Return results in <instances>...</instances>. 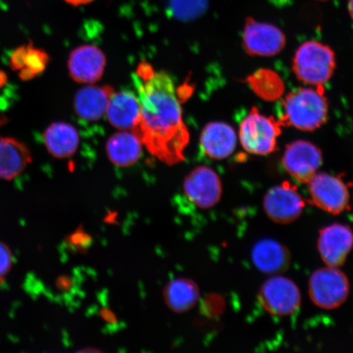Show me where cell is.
Segmentation results:
<instances>
[{"mask_svg":"<svg viewBox=\"0 0 353 353\" xmlns=\"http://www.w3.org/2000/svg\"><path fill=\"white\" fill-rule=\"evenodd\" d=\"M308 191L312 204L330 214H341L350 205V189L339 176L317 173L309 181Z\"/></svg>","mask_w":353,"mask_h":353,"instance_id":"6","label":"cell"},{"mask_svg":"<svg viewBox=\"0 0 353 353\" xmlns=\"http://www.w3.org/2000/svg\"><path fill=\"white\" fill-rule=\"evenodd\" d=\"M308 290L316 306L333 310L345 303L350 293V284L342 271L328 266L312 273Z\"/></svg>","mask_w":353,"mask_h":353,"instance_id":"5","label":"cell"},{"mask_svg":"<svg viewBox=\"0 0 353 353\" xmlns=\"http://www.w3.org/2000/svg\"><path fill=\"white\" fill-rule=\"evenodd\" d=\"M282 127L280 120L264 116L257 108H253L240 125L239 139L243 148L258 156L276 152Z\"/></svg>","mask_w":353,"mask_h":353,"instance_id":"4","label":"cell"},{"mask_svg":"<svg viewBox=\"0 0 353 353\" xmlns=\"http://www.w3.org/2000/svg\"><path fill=\"white\" fill-rule=\"evenodd\" d=\"M201 145L203 152L214 160H223L235 151L237 136L235 130L224 122H211L202 130Z\"/></svg>","mask_w":353,"mask_h":353,"instance_id":"14","label":"cell"},{"mask_svg":"<svg viewBox=\"0 0 353 353\" xmlns=\"http://www.w3.org/2000/svg\"><path fill=\"white\" fill-rule=\"evenodd\" d=\"M200 298L197 285L187 278H178L170 282L164 290V299L172 311L184 313L191 310Z\"/></svg>","mask_w":353,"mask_h":353,"instance_id":"21","label":"cell"},{"mask_svg":"<svg viewBox=\"0 0 353 353\" xmlns=\"http://www.w3.org/2000/svg\"><path fill=\"white\" fill-rule=\"evenodd\" d=\"M285 35L277 26L247 19L243 30L242 44L251 56L272 57L284 50Z\"/></svg>","mask_w":353,"mask_h":353,"instance_id":"9","label":"cell"},{"mask_svg":"<svg viewBox=\"0 0 353 353\" xmlns=\"http://www.w3.org/2000/svg\"><path fill=\"white\" fill-rule=\"evenodd\" d=\"M282 162L285 170L297 182L308 183L320 169L323 154L315 144L298 140L286 145Z\"/></svg>","mask_w":353,"mask_h":353,"instance_id":"10","label":"cell"},{"mask_svg":"<svg viewBox=\"0 0 353 353\" xmlns=\"http://www.w3.org/2000/svg\"><path fill=\"white\" fill-rule=\"evenodd\" d=\"M105 114L110 125L117 129L134 130L140 114L138 95L130 91L114 92Z\"/></svg>","mask_w":353,"mask_h":353,"instance_id":"17","label":"cell"},{"mask_svg":"<svg viewBox=\"0 0 353 353\" xmlns=\"http://www.w3.org/2000/svg\"><path fill=\"white\" fill-rule=\"evenodd\" d=\"M107 59L99 48L91 44L79 46L72 52L68 59V70L73 81L92 85L103 77Z\"/></svg>","mask_w":353,"mask_h":353,"instance_id":"13","label":"cell"},{"mask_svg":"<svg viewBox=\"0 0 353 353\" xmlns=\"http://www.w3.org/2000/svg\"><path fill=\"white\" fill-rule=\"evenodd\" d=\"M321 258L329 267H341L353 247V232L347 225L334 223L322 228L317 242Z\"/></svg>","mask_w":353,"mask_h":353,"instance_id":"12","label":"cell"},{"mask_svg":"<svg viewBox=\"0 0 353 353\" xmlns=\"http://www.w3.org/2000/svg\"><path fill=\"white\" fill-rule=\"evenodd\" d=\"M140 103L134 131L150 154L168 165L185 160L190 132L173 79L164 70L140 64L134 78Z\"/></svg>","mask_w":353,"mask_h":353,"instance_id":"1","label":"cell"},{"mask_svg":"<svg viewBox=\"0 0 353 353\" xmlns=\"http://www.w3.org/2000/svg\"><path fill=\"white\" fill-rule=\"evenodd\" d=\"M114 92V88L110 85L83 87L74 97V112L83 120L98 121L104 116Z\"/></svg>","mask_w":353,"mask_h":353,"instance_id":"16","label":"cell"},{"mask_svg":"<svg viewBox=\"0 0 353 353\" xmlns=\"http://www.w3.org/2000/svg\"><path fill=\"white\" fill-rule=\"evenodd\" d=\"M44 144L48 152L57 159L72 157L79 144V135L73 125L65 122H56L48 126L43 134Z\"/></svg>","mask_w":353,"mask_h":353,"instance_id":"20","label":"cell"},{"mask_svg":"<svg viewBox=\"0 0 353 353\" xmlns=\"http://www.w3.org/2000/svg\"><path fill=\"white\" fill-rule=\"evenodd\" d=\"M348 11H350V16L353 19V0H350V1H348Z\"/></svg>","mask_w":353,"mask_h":353,"instance_id":"28","label":"cell"},{"mask_svg":"<svg viewBox=\"0 0 353 353\" xmlns=\"http://www.w3.org/2000/svg\"><path fill=\"white\" fill-rule=\"evenodd\" d=\"M32 162V153L24 143L13 138L0 139V179H14Z\"/></svg>","mask_w":353,"mask_h":353,"instance_id":"18","label":"cell"},{"mask_svg":"<svg viewBox=\"0 0 353 353\" xmlns=\"http://www.w3.org/2000/svg\"><path fill=\"white\" fill-rule=\"evenodd\" d=\"M292 68L299 81L309 85L323 86L333 76L336 57L328 46L307 41L295 52Z\"/></svg>","mask_w":353,"mask_h":353,"instance_id":"3","label":"cell"},{"mask_svg":"<svg viewBox=\"0 0 353 353\" xmlns=\"http://www.w3.org/2000/svg\"><path fill=\"white\" fill-rule=\"evenodd\" d=\"M143 143L134 131L121 130L113 134L105 144L110 162L119 167H128L138 162Z\"/></svg>","mask_w":353,"mask_h":353,"instance_id":"19","label":"cell"},{"mask_svg":"<svg viewBox=\"0 0 353 353\" xmlns=\"http://www.w3.org/2000/svg\"><path fill=\"white\" fill-rule=\"evenodd\" d=\"M259 302L273 316L293 314L301 304V294L296 284L284 276H273L265 281L259 292Z\"/></svg>","mask_w":353,"mask_h":353,"instance_id":"7","label":"cell"},{"mask_svg":"<svg viewBox=\"0 0 353 353\" xmlns=\"http://www.w3.org/2000/svg\"><path fill=\"white\" fill-rule=\"evenodd\" d=\"M13 263L12 250L6 243L0 241V279L8 274Z\"/></svg>","mask_w":353,"mask_h":353,"instance_id":"24","label":"cell"},{"mask_svg":"<svg viewBox=\"0 0 353 353\" xmlns=\"http://www.w3.org/2000/svg\"><path fill=\"white\" fill-rule=\"evenodd\" d=\"M48 61H50V57L46 51L34 48L32 43L28 44L23 68L19 73L20 78L22 81H28V79L37 77L39 73L46 69Z\"/></svg>","mask_w":353,"mask_h":353,"instance_id":"23","label":"cell"},{"mask_svg":"<svg viewBox=\"0 0 353 353\" xmlns=\"http://www.w3.org/2000/svg\"><path fill=\"white\" fill-rule=\"evenodd\" d=\"M64 1L70 4V6L78 7L87 6V4L94 2V0H64Z\"/></svg>","mask_w":353,"mask_h":353,"instance_id":"27","label":"cell"},{"mask_svg":"<svg viewBox=\"0 0 353 353\" xmlns=\"http://www.w3.org/2000/svg\"><path fill=\"white\" fill-rule=\"evenodd\" d=\"M86 240L87 236H85V234L79 231L74 233L72 238H70V241H72V244L77 247L85 245V241H86Z\"/></svg>","mask_w":353,"mask_h":353,"instance_id":"26","label":"cell"},{"mask_svg":"<svg viewBox=\"0 0 353 353\" xmlns=\"http://www.w3.org/2000/svg\"><path fill=\"white\" fill-rule=\"evenodd\" d=\"M319 1H326V0H319Z\"/></svg>","mask_w":353,"mask_h":353,"instance_id":"29","label":"cell"},{"mask_svg":"<svg viewBox=\"0 0 353 353\" xmlns=\"http://www.w3.org/2000/svg\"><path fill=\"white\" fill-rule=\"evenodd\" d=\"M183 191L188 200L202 210L217 205L222 197V182L208 166H198L184 179Z\"/></svg>","mask_w":353,"mask_h":353,"instance_id":"11","label":"cell"},{"mask_svg":"<svg viewBox=\"0 0 353 353\" xmlns=\"http://www.w3.org/2000/svg\"><path fill=\"white\" fill-rule=\"evenodd\" d=\"M255 267L266 274H279L290 268L291 255L281 243L263 239L256 243L251 252Z\"/></svg>","mask_w":353,"mask_h":353,"instance_id":"15","label":"cell"},{"mask_svg":"<svg viewBox=\"0 0 353 353\" xmlns=\"http://www.w3.org/2000/svg\"><path fill=\"white\" fill-rule=\"evenodd\" d=\"M279 119L283 126L315 131L327 121L329 104L323 86L300 88L285 97Z\"/></svg>","mask_w":353,"mask_h":353,"instance_id":"2","label":"cell"},{"mask_svg":"<svg viewBox=\"0 0 353 353\" xmlns=\"http://www.w3.org/2000/svg\"><path fill=\"white\" fill-rule=\"evenodd\" d=\"M263 209L273 222L289 224L302 214L305 202L295 185L285 181L268 190L263 198Z\"/></svg>","mask_w":353,"mask_h":353,"instance_id":"8","label":"cell"},{"mask_svg":"<svg viewBox=\"0 0 353 353\" xmlns=\"http://www.w3.org/2000/svg\"><path fill=\"white\" fill-rule=\"evenodd\" d=\"M245 81L259 99L268 101L280 99L285 90L283 79L269 69L256 70L246 78Z\"/></svg>","mask_w":353,"mask_h":353,"instance_id":"22","label":"cell"},{"mask_svg":"<svg viewBox=\"0 0 353 353\" xmlns=\"http://www.w3.org/2000/svg\"><path fill=\"white\" fill-rule=\"evenodd\" d=\"M28 46H21L13 52L11 57L10 65L12 70H21L23 68L25 56L28 51Z\"/></svg>","mask_w":353,"mask_h":353,"instance_id":"25","label":"cell"}]
</instances>
